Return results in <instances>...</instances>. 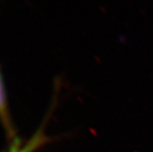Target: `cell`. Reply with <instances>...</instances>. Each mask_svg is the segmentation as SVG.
<instances>
[{"label": "cell", "mask_w": 153, "mask_h": 152, "mask_svg": "<svg viewBox=\"0 0 153 152\" xmlns=\"http://www.w3.org/2000/svg\"><path fill=\"white\" fill-rule=\"evenodd\" d=\"M0 117L2 119V121H3L4 124H5V127H6L7 130L11 134L13 133V130H11V125H10L9 116H8L6 96H5V92H4V88L3 85H2L1 75H0Z\"/></svg>", "instance_id": "1"}, {"label": "cell", "mask_w": 153, "mask_h": 152, "mask_svg": "<svg viewBox=\"0 0 153 152\" xmlns=\"http://www.w3.org/2000/svg\"><path fill=\"white\" fill-rule=\"evenodd\" d=\"M33 148H32V147L31 146H28L27 147V148H26L25 149H23V151H14V152H28L29 151V150L30 149H32Z\"/></svg>", "instance_id": "2"}]
</instances>
